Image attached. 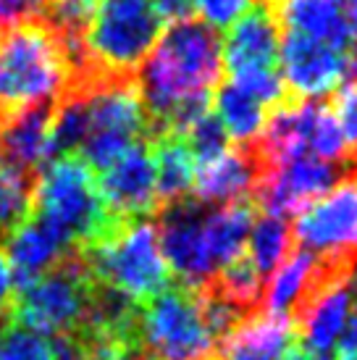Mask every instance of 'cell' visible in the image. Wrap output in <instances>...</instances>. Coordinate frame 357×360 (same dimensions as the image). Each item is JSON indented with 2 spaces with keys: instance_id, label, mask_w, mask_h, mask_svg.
Returning a JSON list of instances; mask_svg holds the SVG:
<instances>
[{
  "instance_id": "22",
  "label": "cell",
  "mask_w": 357,
  "mask_h": 360,
  "mask_svg": "<svg viewBox=\"0 0 357 360\" xmlns=\"http://www.w3.org/2000/svg\"><path fill=\"white\" fill-rule=\"evenodd\" d=\"M357 279V276H355ZM355 279L347 284H339L331 292H326L320 300L308 310V316L302 319L297 326L294 337L305 342L308 347L316 352L326 355L334 345H337L339 334L344 329L349 316V305H352V295H355Z\"/></svg>"
},
{
  "instance_id": "9",
  "label": "cell",
  "mask_w": 357,
  "mask_h": 360,
  "mask_svg": "<svg viewBox=\"0 0 357 360\" xmlns=\"http://www.w3.org/2000/svg\"><path fill=\"white\" fill-rule=\"evenodd\" d=\"M205 208L208 205H202L189 195L155 213L163 260L169 266L171 276L178 279L176 284H184V287H200L216 274V266L202 242V221L208 216Z\"/></svg>"
},
{
  "instance_id": "14",
  "label": "cell",
  "mask_w": 357,
  "mask_h": 360,
  "mask_svg": "<svg viewBox=\"0 0 357 360\" xmlns=\"http://www.w3.org/2000/svg\"><path fill=\"white\" fill-rule=\"evenodd\" d=\"M281 79L297 98H318L334 92L347 77V53L334 51L326 42L310 40L297 32L281 34Z\"/></svg>"
},
{
  "instance_id": "11",
  "label": "cell",
  "mask_w": 357,
  "mask_h": 360,
  "mask_svg": "<svg viewBox=\"0 0 357 360\" xmlns=\"http://www.w3.org/2000/svg\"><path fill=\"white\" fill-rule=\"evenodd\" d=\"M297 248L316 252H357V179L344 176L310 202L292 226Z\"/></svg>"
},
{
  "instance_id": "24",
  "label": "cell",
  "mask_w": 357,
  "mask_h": 360,
  "mask_svg": "<svg viewBox=\"0 0 357 360\" xmlns=\"http://www.w3.org/2000/svg\"><path fill=\"white\" fill-rule=\"evenodd\" d=\"M249 231H252L249 255H252L263 276L273 274L292 252L297 250V242H294V234H292V226L287 224V219L258 213V219H255Z\"/></svg>"
},
{
  "instance_id": "13",
  "label": "cell",
  "mask_w": 357,
  "mask_h": 360,
  "mask_svg": "<svg viewBox=\"0 0 357 360\" xmlns=\"http://www.w3.org/2000/svg\"><path fill=\"white\" fill-rule=\"evenodd\" d=\"M98 187L116 219L137 221L155 216V158L150 140L134 142L108 169L100 171Z\"/></svg>"
},
{
  "instance_id": "37",
  "label": "cell",
  "mask_w": 357,
  "mask_h": 360,
  "mask_svg": "<svg viewBox=\"0 0 357 360\" xmlns=\"http://www.w3.org/2000/svg\"><path fill=\"white\" fill-rule=\"evenodd\" d=\"M69 360H79V358H69Z\"/></svg>"
},
{
  "instance_id": "28",
  "label": "cell",
  "mask_w": 357,
  "mask_h": 360,
  "mask_svg": "<svg viewBox=\"0 0 357 360\" xmlns=\"http://www.w3.org/2000/svg\"><path fill=\"white\" fill-rule=\"evenodd\" d=\"M0 360H58L56 342L24 326H11L0 345Z\"/></svg>"
},
{
  "instance_id": "1",
  "label": "cell",
  "mask_w": 357,
  "mask_h": 360,
  "mask_svg": "<svg viewBox=\"0 0 357 360\" xmlns=\"http://www.w3.org/2000/svg\"><path fill=\"white\" fill-rule=\"evenodd\" d=\"M221 82L223 45L219 30L200 19L171 24L137 71L150 140L169 131L171 116L178 103L197 92H216Z\"/></svg>"
},
{
  "instance_id": "30",
  "label": "cell",
  "mask_w": 357,
  "mask_h": 360,
  "mask_svg": "<svg viewBox=\"0 0 357 360\" xmlns=\"http://www.w3.org/2000/svg\"><path fill=\"white\" fill-rule=\"evenodd\" d=\"M13 300H16V276L8 263L6 248L0 245V319H6L13 310Z\"/></svg>"
},
{
  "instance_id": "34",
  "label": "cell",
  "mask_w": 357,
  "mask_h": 360,
  "mask_svg": "<svg viewBox=\"0 0 357 360\" xmlns=\"http://www.w3.org/2000/svg\"><path fill=\"white\" fill-rule=\"evenodd\" d=\"M339 360H357V352H339Z\"/></svg>"
},
{
  "instance_id": "33",
  "label": "cell",
  "mask_w": 357,
  "mask_h": 360,
  "mask_svg": "<svg viewBox=\"0 0 357 360\" xmlns=\"http://www.w3.org/2000/svg\"><path fill=\"white\" fill-rule=\"evenodd\" d=\"M344 19H347L349 37L357 40V0H344Z\"/></svg>"
},
{
  "instance_id": "31",
  "label": "cell",
  "mask_w": 357,
  "mask_h": 360,
  "mask_svg": "<svg viewBox=\"0 0 357 360\" xmlns=\"http://www.w3.org/2000/svg\"><path fill=\"white\" fill-rule=\"evenodd\" d=\"M152 8H155L160 21H169V24L189 21L197 13L195 0H152Z\"/></svg>"
},
{
  "instance_id": "7",
  "label": "cell",
  "mask_w": 357,
  "mask_h": 360,
  "mask_svg": "<svg viewBox=\"0 0 357 360\" xmlns=\"http://www.w3.org/2000/svg\"><path fill=\"white\" fill-rule=\"evenodd\" d=\"M92 284L95 279L77 250L56 269L19 284L11 313L24 329L37 331L48 340H69L87 316Z\"/></svg>"
},
{
  "instance_id": "23",
  "label": "cell",
  "mask_w": 357,
  "mask_h": 360,
  "mask_svg": "<svg viewBox=\"0 0 357 360\" xmlns=\"http://www.w3.org/2000/svg\"><path fill=\"white\" fill-rule=\"evenodd\" d=\"M213 98H216V108H219L216 116L221 119V124H223V129H226L231 140L247 142L255 140L263 131L266 108L252 95L234 87L231 82H221L216 92H213Z\"/></svg>"
},
{
  "instance_id": "5",
  "label": "cell",
  "mask_w": 357,
  "mask_h": 360,
  "mask_svg": "<svg viewBox=\"0 0 357 360\" xmlns=\"http://www.w3.org/2000/svg\"><path fill=\"white\" fill-rule=\"evenodd\" d=\"M79 255L98 284L121 292L137 305L171 287V271L160 252L152 219L124 221L100 242L79 250Z\"/></svg>"
},
{
  "instance_id": "36",
  "label": "cell",
  "mask_w": 357,
  "mask_h": 360,
  "mask_svg": "<svg viewBox=\"0 0 357 360\" xmlns=\"http://www.w3.org/2000/svg\"><path fill=\"white\" fill-rule=\"evenodd\" d=\"M145 360H158V358H145Z\"/></svg>"
},
{
  "instance_id": "15",
  "label": "cell",
  "mask_w": 357,
  "mask_h": 360,
  "mask_svg": "<svg viewBox=\"0 0 357 360\" xmlns=\"http://www.w3.org/2000/svg\"><path fill=\"white\" fill-rule=\"evenodd\" d=\"M260 179H263V169L249 140L237 142L234 148H226L208 163L195 166L192 198L202 205H223V202L249 198Z\"/></svg>"
},
{
  "instance_id": "19",
  "label": "cell",
  "mask_w": 357,
  "mask_h": 360,
  "mask_svg": "<svg viewBox=\"0 0 357 360\" xmlns=\"http://www.w3.org/2000/svg\"><path fill=\"white\" fill-rule=\"evenodd\" d=\"M255 219H258V208L249 198L223 202L219 208L208 210V216L202 221V242L216 269L237 258L239 252H245V242Z\"/></svg>"
},
{
  "instance_id": "16",
  "label": "cell",
  "mask_w": 357,
  "mask_h": 360,
  "mask_svg": "<svg viewBox=\"0 0 357 360\" xmlns=\"http://www.w3.org/2000/svg\"><path fill=\"white\" fill-rule=\"evenodd\" d=\"M74 252L77 248L40 216H24L13 229H8L6 255L16 276V287L56 269Z\"/></svg>"
},
{
  "instance_id": "21",
  "label": "cell",
  "mask_w": 357,
  "mask_h": 360,
  "mask_svg": "<svg viewBox=\"0 0 357 360\" xmlns=\"http://www.w3.org/2000/svg\"><path fill=\"white\" fill-rule=\"evenodd\" d=\"M150 145H152V158H155V198H158L160 210L192 195L195 158L184 137L178 134H158L150 140Z\"/></svg>"
},
{
  "instance_id": "8",
  "label": "cell",
  "mask_w": 357,
  "mask_h": 360,
  "mask_svg": "<svg viewBox=\"0 0 357 360\" xmlns=\"http://www.w3.org/2000/svg\"><path fill=\"white\" fill-rule=\"evenodd\" d=\"M139 334L150 358L216 360L219 345L200 310L195 287L174 284L139 308Z\"/></svg>"
},
{
  "instance_id": "20",
  "label": "cell",
  "mask_w": 357,
  "mask_h": 360,
  "mask_svg": "<svg viewBox=\"0 0 357 360\" xmlns=\"http://www.w3.org/2000/svg\"><path fill=\"white\" fill-rule=\"evenodd\" d=\"M292 340L287 319L273 313H255L219 345L223 360H278Z\"/></svg>"
},
{
  "instance_id": "6",
  "label": "cell",
  "mask_w": 357,
  "mask_h": 360,
  "mask_svg": "<svg viewBox=\"0 0 357 360\" xmlns=\"http://www.w3.org/2000/svg\"><path fill=\"white\" fill-rule=\"evenodd\" d=\"M74 87L87 108V134L77 155L92 171L108 169L134 142L150 140L137 79H87Z\"/></svg>"
},
{
  "instance_id": "32",
  "label": "cell",
  "mask_w": 357,
  "mask_h": 360,
  "mask_svg": "<svg viewBox=\"0 0 357 360\" xmlns=\"http://www.w3.org/2000/svg\"><path fill=\"white\" fill-rule=\"evenodd\" d=\"M339 337H342L339 352H357V279H355V295H352L347 323H344V329H342Z\"/></svg>"
},
{
  "instance_id": "17",
  "label": "cell",
  "mask_w": 357,
  "mask_h": 360,
  "mask_svg": "<svg viewBox=\"0 0 357 360\" xmlns=\"http://www.w3.org/2000/svg\"><path fill=\"white\" fill-rule=\"evenodd\" d=\"M53 105L21 110L0 124V158L21 174H37L53 158Z\"/></svg>"
},
{
  "instance_id": "26",
  "label": "cell",
  "mask_w": 357,
  "mask_h": 360,
  "mask_svg": "<svg viewBox=\"0 0 357 360\" xmlns=\"http://www.w3.org/2000/svg\"><path fill=\"white\" fill-rule=\"evenodd\" d=\"M184 142H187L189 153L195 158V166H200V163H208V160H213L216 155H221V153L226 150L228 134L223 129L221 119L210 108L205 116H200L189 127V131L184 134Z\"/></svg>"
},
{
  "instance_id": "2",
  "label": "cell",
  "mask_w": 357,
  "mask_h": 360,
  "mask_svg": "<svg viewBox=\"0 0 357 360\" xmlns=\"http://www.w3.org/2000/svg\"><path fill=\"white\" fill-rule=\"evenodd\" d=\"M74 82L66 45L42 19L0 30V124L21 110L56 105Z\"/></svg>"
},
{
  "instance_id": "25",
  "label": "cell",
  "mask_w": 357,
  "mask_h": 360,
  "mask_svg": "<svg viewBox=\"0 0 357 360\" xmlns=\"http://www.w3.org/2000/svg\"><path fill=\"white\" fill-rule=\"evenodd\" d=\"M308 150L316 158L326 160V163H339V166H347V145L342 137L334 113L328 108V103H318L313 124L308 131ZM349 169V166H347Z\"/></svg>"
},
{
  "instance_id": "27",
  "label": "cell",
  "mask_w": 357,
  "mask_h": 360,
  "mask_svg": "<svg viewBox=\"0 0 357 360\" xmlns=\"http://www.w3.org/2000/svg\"><path fill=\"white\" fill-rule=\"evenodd\" d=\"M328 108L337 119L344 145H347V166L349 174L357 171V79H349L334 90Z\"/></svg>"
},
{
  "instance_id": "3",
  "label": "cell",
  "mask_w": 357,
  "mask_h": 360,
  "mask_svg": "<svg viewBox=\"0 0 357 360\" xmlns=\"http://www.w3.org/2000/svg\"><path fill=\"white\" fill-rule=\"evenodd\" d=\"M30 202L37 210L34 216L56 226L77 250L95 245L124 224L108 210L95 171L79 155L50 158L32 179Z\"/></svg>"
},
{
  "instance_id": "12",
  "label": "cell",
  "mask_w": 357,
  "mask_h": 360,
  "mask_svg": "<svg viewBox=\"0 0 357 360\" xmlns=\"http://www.w3.org/2000/svg\"><path fill=\"white\" fill-rule=\"evenodd\" d=\"M281 34L284 30L273 0H252L249 8L231 24L226 34L223 66L228 71V79L278 71Z\"/></svg>"
},
{
  "instance_id": "29",
  "label": "cell",
  "mask_w": 357,
  "mask_h": 360,
  "mask_svg": "<svg viewBox=\"0 0 357 360\" xmlns=\"http://www.w3.org/2000/svg\"><path fill=\"white\" fill-rule=\"evenodd\" d=\"M252 0H195L197 11L202 13V21L213 30H226L249 8Z\"/></svg>"
},
{
  "instance_id": "4",
  "label": "cell",
  "mask_w": 357,
  "mask_h": 360,
  "mask_svg": "<svg viewBox=\"0 0 357 360\" xmlns=\"http://www.w3.org/2000/svg\"><path fill=\"white\" fill-rule=\"evenodd\" d=\"M152 0H98L84 34L82 79H137L160 37Z\"/></svg>"
},
{
  "instance_id": "10",
  "label": "cell",
  "mask_w": 357,
  "mask_h": 360,
  "mask_svg": "<svg viewBox=\"0 0 357 360\" xmlns=\"http://www.w3.org/2000/svg\"><path fill=\"white\" fill-rule=\"evenodd\" d=\"M344 176H349L347 166L326 163L316 155H299L260 181L249 195V200L255 202L258 213L278 219L299 216L310 202L326 195L334 181Z\"/></svg>"
},
{
  "instance_id": "18",
  "label": "cell",
  "mask_w": 357,
  "mask_h": 360,
  "mask_svg": "<svg viewBox=\"0 0 357 360\" xmlns=\"http://www.w3.org/2000/svg\"><path fill=\"white\" fill-rule=\"evenodd\" d=\"M284 32H297L347 53L352 37L344 19V0H273Z\"/></svg>"
},
{
  "instance_id": "35",
  "label": "cell",
  "mask_w": 357,
  "mask_h": 360,
  "mask_svg": "<svg viewBox=\"0 0 357 360\" xmlns=\"http://www.w3.org/2000/svg\"><path fill=\"white\" fill-rule=\"evenodd\" d=\"M0 345H3V334H0Z\"/></svg>"
}]
</instances>
